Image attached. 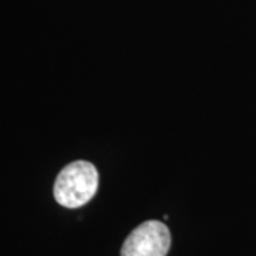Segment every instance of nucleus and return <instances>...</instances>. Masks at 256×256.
Wrapping results in <instances>:
<instances>
[{"label":"nucleus","mask_w":256,"mask_h":256,"mask_svg":"<svg viewBox=\"0 0 256 256\" xmlns=\"http://www.w3.org/2000/svg\"><path fill=\"white\" fill-rule=\"evenodd\" d=\"M170 248L168 226L160 220H146L128 235L121 248V256H166Z\"/></svg>","instance_id":"nucleus-2"},{"label":"nucleus","mask_w":256,"mask_h":256,"mask_svg":"<svg viewBox=\"0 0 256 256\" xmlns=\"http://www.w3.org/2000/svg\"><path fill=\"white\" fill-rule=\"evenodd\" d=\"M98 188V172L92 162L66 165L54 182V198L64 208L76 210L92 200Z\"/></svg>","instance_id":"nucleus-1"}]
</instances>
